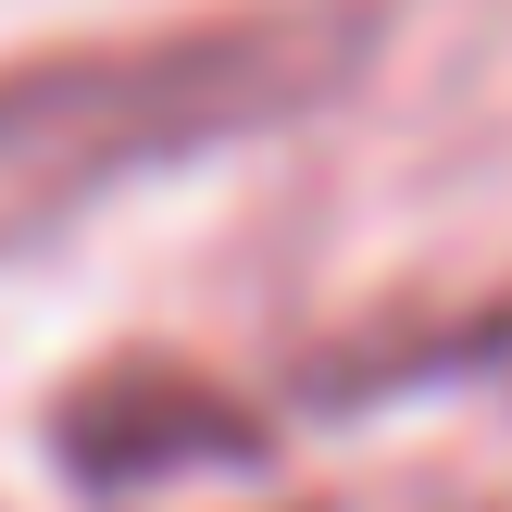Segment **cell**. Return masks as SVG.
<instances>
[{
    "mask_svg": "<svg viewBox=\"0 0 512 512\" xmlns=\"http://www.w3.org/2000/svg\"><path fill=\"white\" fill-rule=\"evenodd\" d=\"M50 450L75 463V488H163V475L263 463V413L225 400L213 375H188V363H125V375H100V388L63 400Z\"/></svg>",
    "mask_w": 512,
    "mask_h": 512,
    "instance_id": "obj_2",
    "label": "cell"
},
{
    "mask_svg": "<svg viewBox=\"0 0 512 512\" xmlns=\"http://www.w3.org/2000/svg\"><path fill=\"white\" fill-rule=\"evenodd\" d=\"M363 13L350 0H275V13H188V25H125L75 38L38 63H0V213L113 188L138 163L288 125L350 88Z\"/></svg>",
    "mask_w": 512,
    "mask_h": 512,
    "instance_id": "obj_1",
    "label": "cell"
}]
</instances>
